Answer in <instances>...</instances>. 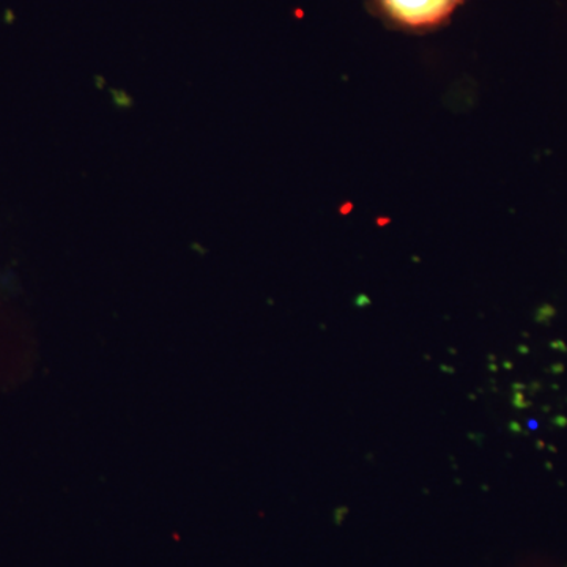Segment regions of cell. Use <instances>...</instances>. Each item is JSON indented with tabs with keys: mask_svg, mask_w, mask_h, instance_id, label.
I'll use <instances>...</instances> for the list:
<instances>
[{
	"mask_svg": "<svg viewBox=\"0 0 567 567\" xmlns=\"http://www.w3.org/2000/svg\"><path fill=\"white\" fill-rule=\"evenodd\" d=\"M383 20L409 32L445 24L465 0H372Z\"/></svg>",
	"mask_w": 567,
	"mask_h": 567,
	"instance_id": "1",
	"label": "cell"
}]
</instances>
